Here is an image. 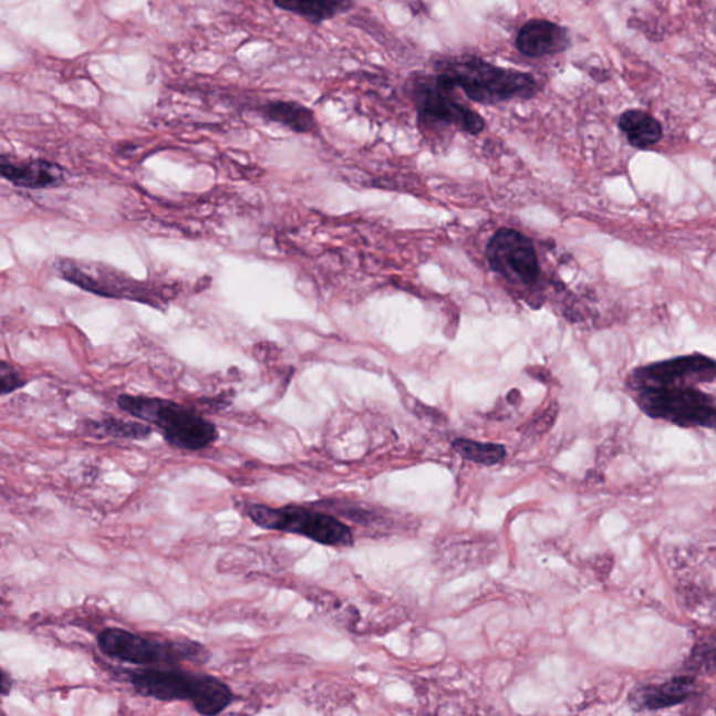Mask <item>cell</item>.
Wrapping results in <instances>:
<instances>
[{
	"label": "cell",
	"instance_id": "obj_4",
	"mask_svg": "<svg viewBox=\"0 0 716 716\" xmlns=\"http://www.w3.org/2000/svg\"><path fill=\"white\" fill-rule=\"evenodd\" d=\"M97 644L111 660L135 666H174L183 662L205 665L211 657L205 645L193 640H157L118 627L101 631Z\"/></svg>",
	"mask_w": 716,
	"mask_h": 716
},
{
	"label": "cell",
	"instance_id": "obj_8",
	"mask_svg": "<svg viewBox=\"0 0 716 716\" xmlns=\"http://www.w3.org/2000/svg\"><path fill=\"white\" fill-rule=\"evenodd\" d=\"M54 269L61 279L104 299L132 300L153 304L147 284L107 264L74 258H56ZM153 299V297H152Z\"/></svg>",
	"mask_w": 716,
	"mask_h": 716
},
{
	"label": "cell",
	"instance_id": "obj_10",
	"mask_svg": "<svg viewBox=\"0 0 716 716\" xmlns=\"http://www.w3.org/2000/svg\"><path fill=\"white\" fill-rule=\"evenodd\" d=\"M714 380V360L703 354H689L636 369L629 385L634 391L648 386L697 385Z\"/></svg>",
	"mask_w": 716,
	"mask_h": 716
},
{
	"label": "cell",
	"instance_id": "obj_7",
	"mask_svg": "<svg viewBox=\"0 0 716 716\" xmlns=\"http://www.w3.org/2000/svg\"><path fill=\"white\" fill-rule=\"evenodd\" d=\"M634 392L636 405L646 416L681 427L715 426L714 397L693 385L648 386Z\"/></svg>",
	"mask_w": 716,
	"mask_h": 716
},
{
	"label": "cell",
	"instance_id": "obj_13",
	"mask_svg": "<svg viewBox=\"0 0 716 716\" xmlns=\"http://www.w3.org/2000/svg\"><path fill=\"white\" fill-rule=\"evenodd\" d=\"M693 676H677L662 684H646L635 688L630 696V704L636 710L675 707L692 696Z\"/></svg>",
	"mask_w": 716,
	"mask_h": 716
},
{
	"label": "cell",
	"instance_id": "obj_18",
	"mask_svg": "<svg viewBox=\"0 0 716 716\" xmlns=\"http://www.w3.org/2000/svg\"><path fill=\"white\" fill-rule=\"evenodd\" d=\"M456 453L470 463L492 466L501 464L507 458V449L500 444H486L471 442V439H455Z\"/></svg>",
	"mask_w": 716,
	"mask_h": 716
},
{
	"label": "cell",
	"instance_id": "obj_1",
	"mask_svg": "<svg viewBox=\"0 0 716 716\" xmlns=\"http://www.w3.org/2000/svg\"><path fill=\"white\" fill-rule=\"evenodd\" d=\"M129 682L142 697L158 702H187L200 715H219L230 707L235 694L225 682L175 667H146L129 671Z\"/></svg>",
	"mask_w": 716,
	"mask_h": 716
},
{
	"label": "cell",
	"instance_id": "obj_20",
	"mask_svg": "<svg viewBox=\"0 0 716 716\" xmlns=\"http://www.w3.org/2000/svg\"><path fill=\"white\" fill-rule=\"evenodd\" d=\"M10 688H12V683H10L7 673L0 667V696H8Z\"/></svg>",
	"mask_w": 716,
	"mask_h": 716
},
{
	"label": "cell",
	"instance_id": "obj_15",
	"mask_svg": "<svg viewBox=\"0 0 716 716\" xmlns=\"http://www.w3.org/2000/svg\"><path fill=\"white\" fill-rule=\"evenodd\" d=\"M619 127L627 136L631 146L648 151L663 136L661 122L643 110L625 111L619 118Z\"/></svg>",
	"mask_w": 716,
	"mask_h": 716
},
{
	"label": "cell",
	"instance_id": "obj_11",
	"mask_svg": "<svg viewBox=\"0 0 716 716\" xmlns=\"http://www.w3.org/2000/svg\"><path fill=\"white\" fill-rule=\"evenodd\" d=\"M0 178L14 187L46 189L65 183V172L55 163L46 160H18L0 155Z\"/></svg>",
	"mask_w": 716,
	"mask_h": 716
},
{
	"label": "cell",
	"instance_id": "obj_9",
	"mask_svg": "<svg viewBox=\"0 0 716 716\" xmlns=\"http://www.w3.org/2000/svg\"><path fill=\"white\" fill-rule=\"evenodd\" d=\"M490 268L516 283L533 284L540 274L533 242L512 228H500L486 249Z\"/></svg>",
	"mask_w": 716,
	"mask_h": 716
},
{
	"label": "cell",
	"instance_id": "obj_3",
	"mask_svg": "<svg viewBox=\"0 0 716 716\" xmlns=\"http://www.w3.org/2000/svg\"><path fill=\"white\" fill-rule=\"evenodd\" d=\"M116 403L122 412L160 429L173 448L194 453L210 447L219 438L214 423L177 402L125 394Z\"/></svg>",
	"mask_w": 716,
	"mask_h": 716
},
{
	"label": "cell",
	"instance_id": "obj_14",
	"mask_svg": "<svg viewBox=\"0 0 716 716\" xmlns=\"http://www.w3.org/2000/svg\"><path fill=\"white\" fill-rule=\"evenodd\" d=\"M259 114L269 122H274L299 135L314 134L318 120L314 111L299 101L276 100L263 104Z\"/></svg>",
	"mask_w": 716,
	"mask_h": 716
},
{
	"label": "cell",
	"instance_id": "obj_12",
	"mask_svg": "<svg viewBox=\"0 0 716 716\" xmlns=\"http://www.w3.org/2000/svg\"><path fill=\"white\" fill-rule=\"evenodd\" d=\"M570 45L569 30L550 20H529L517 35L518 50L529 58L560 54L569 50Z\"/></svg>",
	"mask_w": 716,
	"mask_h": 716
},
{
	"label": "cell",
	"instance_id": "obj_19",
	"mask_svg": "<svg viewBox=\"0 0 716 716\" xmlns=\"http://www.w3.org/2000/svg\"><path fill=\"white\" fill-rule=\"evenodd\" d=\"M30 380L23 370L15 367L14 364L0 360V396L14 394L23 390Z\"/></svg>",
	"mask_w": 716,
	"mask_h": 716
},
{
	"label": "cell",
	"instance_id": "obj_16",
	"mask_svg": "<svg viewBox=\"0 0 716 716\" xmlns=\"http://www.w3.org/2000/svg\"><path fill=\"white\" fill-rule=\"evenodd\" d=\"M273 4L315 25L335 19L353 7L352 0H273Z\"/></svg>",
	"mask_w": 716,
	"mask_h": 716
},
{
	"label": "cell",
	"instance_id": "obj_5",
	"mask_svg": "<svg viewBox=\"0 0 716 716\" xmlns=\"http://www.w3.org/2000/svg\"><path fill=\"white\" fill-rule=\"evenodd\" d=\"M455 89L447 74H412L407 81V94L415 103L418 122L455 126L469 135L481 134L486 127L485 120L476 111L455 100Z\"/></svg>",
	"mask_w": 716,
	"mask_h": 716
},
{
	"label": "cell",
	"instance_id": "obj_6",
	"mask_svg": "<svg viewBox=\"0 0 716 716\" xmlns=\"http://www.w3.org/2000/svg\"><path fill=\"white\" fill-rule=\"evenodd\" d=\"M247 516L263 529L304 536L312 542L329 548H352L354 544V535L346 523L331 513L315 509L300 506L273 508L252 504L247 509Z\"/></svg>",
	"mask_w": 716,
	"mask_h": 716
},
{
	"label": "cell",
	"instance_id": "obj_2",
	"mask_svg": "<svg viewBox=\"0 0 716 716\" xmlns=\"http://www.w3.org/2000/svg\"><path fill=\"white\" fill-rule=\"evenodd\" d=\"M436 71L447 74L475 103L495 105L511 100H529L539 92L530 73L491 65L476 56L445 58Z\"/></svg>",
	"mask_w": 716,
	"mask_h": 716
},
{
	"label": "cell",
	"instance_id": "obj_17",
	"mask_svg": "<svg viewBox=\"0 0 716 716\" xmlns=\"http://www.w3.org/2000/svg\"><path fill=\"white\" fill-rule=\"evenodd\" d=\"M86 428L93 436L118 439H146L153 433V428L148 424L127 422L115 417L103 418L100 422H89Z\"/></svg>",
	"mask_w": 716,
	"mask_h": 716
}]
</instances>
